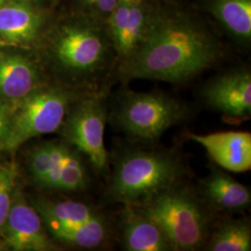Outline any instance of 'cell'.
<instances>
[{
  "instance_id": "obj_10",
  "label": "cell",
  "mask_w": 251,
  "mask_h": 251,
  "mask_svg": "<svg viewBox=\"0 0 251 251\" xmlns=\"http://www.w3.org/2000/svg\"><path fill=\"white\" fill-rule=\"evenodd\" d=\"M1 236L11 251L57 250V246L46 233L42 219L36 208L29 206L20 193L13 194L9 214Z\"/></svg>"
},
{
  "instance_id": "obj_19",
  "label": "cell",
  "mask_w": 251,
  "mask_h": 251,
  "mask_svg": "<svg viewBox=\"0 0 251 251\" xmlns=\"http://www.w3.org/2000/svg\"><path fill=\"white\" fill-rule=\"evenodd\" d=\"M34 207L44 224L72 225L105 217L90 205L74 200L37 199Z\"/></svg>"
},
{
  "instance_id": "obj_26",
  "label": "cell",
  "mask_w": 251,
  "mask_h": 251,
  "mask_svg": "<svg viewBox=\"0 0 251 251\" xmlns=\"http://www.w3.org/2000/svg\"><path fill=\"white\" fill-rule=\"evenodd\" d=\"M9 247L2 236H0V251H9Z\"/></svg>"
},
{
  "instance_id": "obj_9",
  "label": "cell",
  "mask_w": 251,
  "mask_h": 251,
  "mask_svg": "<svg viewBox=\"0 0 251 251\" xmlns=\"http://www.w3.org/2000/svg\"><path fill=\"white\" fill-rule=\"evenodd\" d=\"M208 107L225 121L240 124L251 117V75L247 69L225 73L208 81L201 91Z\"/></svg>"
},
{
  "instance_id": "obj_8",
  "label": "cell",
  "mask_w": 251,
  "mask_h": 251,
  "mask_svg": "<svg viewBox=\"0 0 251 251\" xmlns=\"http://www.w3.org/2000/svg\"><path fill=\"white\" fill-rule=\"evenodd\" d=\"M145 2H118L105 22V28L119 64L134 55L149 34L155 18Z\"/></svg>"
},
{
  "instance_id": "obj_1",
  "label": "cell",
  "mask_w": 251,
  "mask_h": 251,
  "mask_svg": "<svg viewBox=\"0 0 251 251\" xmlns=\"http://www.w3.org/2000/svg\"><path fill=\"white\" fill-rule=\"evenodd\" d=\"M221 53L215 38L193 21L156 15L144 44L119 64V74L126 80L180 83L211 68Z\"/></svg>"
},
{
  "instance_id": "obj_6",
  "label": "cell",
  "mask_w": 251,
  "mask_h": 251,
  "mask_svg": "<svg viewBox=\"0 0 251 251\" xmlns=\"http://www.w3.org/2000/svg\"><path fill=\"white\" fill-rule=\"evenodd\" d=\"M113 51L105 26L92 23L63 25L50 42L56 63L64 71L79 75H94L105 70Z\"/></svg>"
},
{
  "instance_id": "obj_28",
  "label": "cell",
  "mask_w": 251,
  "mask_h": 251,
  "mask_svg": "<svg viewBox=\"0 0 251 251\" xmlns=\"http://www.w3.org/2000/svg\"><path fill=\"white\" fill-rule=\"evenodd\" d=\"M9 0H0V9L7 3V2H9Z\"/></svg>"
},
{
  "instance_id": "obj_11",
  "label": "cell",
  "mask_w": 251,
  "mask_h": 251,
  "mask_svg": "<svg viewBox=\"0 0 251 251\" xmlns=\"http://www.w3.org/2000/svg\"><path fill=\"white\" fill-rule=\"evenodd\" d=\"M186 137L200 144L221 169L233 173L251 171V132L233 130L209 134L187 132Z\"/></svg>"
},
{
  "instance_id": "obj_4",
  "label": "cell",
  "mask_w": 251,
  "mask_h": 251,
  "mask_svg": "<svg viewBox=\"0 0 251 251\" xmlns=\"http://www.w3.org/2000/svg\"><path fill=\"white\" fill-rule=\"evenodd\" d=\"M190 116L187 104L168 94L126 90L109 112V120L134 141L153 142Z\"/></svg>"
},
{
  "instance_id": "obj_25",
  "label": "cell",
  "mask_w": 251,
  "mask_h": 251,
  "mask_svg": "<svg viewBox=\"0 0 251 251\" xmlns=\"http://www.w3.org/2000/svg\"><path fill=\"white\" fill-rule=\"evenodd\" d=\"M9 132V106L0 100V143L4 144Z\"/></svg>"
},
{
  "instance_id": "obj_30",
  "label": "cell",
  "mask_w": 251,
  "mask_h": 251,
  "mask_svg": "<svg viewBox=\"0 0 251 251\" xmlns=\"http://www.w3.org/2000/svg\"><path fill=\"white\" fill-rule=\"evenodd\" d=\"M1 150H4V148H3L2 144H1V143H0V152H1Z\"/></svg>"
},
{
  "instance_id": "obj_14",
  "label": "cell",
  "mask_w": 251,
  "mask_h": 251,
  "mask_svg": "<svg viewBox=\"0 0 251 251\" xmlns=\"http://www.w3.org/2000/svg\"><path fill=\"white\" fill-rule=\"evenodd\" d=\"M43 24L36 5L28 0H9L0 9V42L29 45L39 36Z\"/></svg>"
},
{
  "instance_id": "obj_17",
  "label": "cell",
  "mask_w": 251,
  "mask_h": 251,
  "mask_svg": "<svg viewBox=\"0 0 251 251\" xmlns=\"http://www.w3.org/2000/svg\"><path fill=\"white\" fill-rule=\"evenodd\" d=\"M45 225L55 240L76 248H99L110 238V226L105 217L72 225Z\"/></svg>"
},
{
  "instance_id": "obj_27",
  "label": "cell",
  "mask_w": 251,
  "mask_h": 251,
  "mask_svg": "<svg viewBox=\"0 0 251 251\" xmlns=\"http://www.w3.org/2000/svg\"><path fill=\"white\" fill-rule=\"evenodd\" d=\"M120 1H126V2H133V3H140V2H145V0H120Z\"/></svg>"
},
{
  "instance_id": "obj_29",
  "label": "cell",
  "mask_w": 251,
  "mask_h": 251,
  "mask_svg": "<svg viewBox=\"0 0 251 251\" xmlns=\"http://www.w3.org/2000/svg\"><path fill=\"white\" fill-rule=\"evenodd\" d=\"M28 1H30V2H32L33 4H35L37 6V3H39L41 0H28Z\"/></svg>"
},
{
  "instance_id": "obj_23",
  "label": "cell",
  "mask_w": 251,
  "mask_h": 251,
  "mask_svg": "<svg viewBox=\"0 0 251 251\" xmlns=\"http://www.w3.org/2000/svg\"><path fill=\"white\" fill-rule=\"evenodd\" d=\"M65 146L66 144H60L56 142L50 143V162L45 189L58 190L61 171L63 167Z\"/></svg>"
},
{
  "instance_id": "obj_20",
  "label": "cell",
  "mask_w": 251,
  "mask_h": 251,
  "mask_svg": "<svg viewBox=\"0 0 251 251\" xmlns=\"http://www.w3.org/2000/svg\"><path fill=\"white\" fill-rule=\"evenodd\" d=\"M81 152L75 147L65 146L63 167L58 190L63 192H80L87 188L89 179Z\"/></svg>"
},
{
  "instance_id": "obj_7",
  "label": "cell",
  "mask_w": 251,
  "mask_h": 251,
  "mask_svg": "<svg viewBox=\"0 0 251 251\" xmlns=\"http://www.w3.org/2000/svg\"><path fill=\"white\" fill-rule=\"evenodd\" d=\"M68 114L63 124L64 138L87 156L98 173H107L110 157L104 144V131L109 111L105 93L83 98Z\"/></svg>"
},
{
  "instance_id": "obj_12",
  "label": "cell",
  "mask_w": 251,
  "mask_h": 251,
  "mask_svg": "<svg viewBox=\"0 0 251 251\" xmlns=\"http://www.w3.org/2000/svg\"><path fill=\"white\" fill-rule=\"evenodd\" d=\"M197 191L216 215H233L251 204V189L223 169L214 168L198 182Z\"/></svg>"
},
{
  "instance_id": "obj_3",
  "label": "cell",
  "mask_w": 251,
  "mask_h": 251,
  "mask_svg": "<svg viewBox=\"0 0 251 251\" xmlns=\"http://www.w3.org/2000/svg\"><path fill=\"white\" fill-rule=\"evenodd\" d=\"M189 175L187 165L173 150L127 148L117 155L105 197L111 202L138 204Z\"/></svg>"
},
{
  "instance_id": "obj_21",
  "label": "cell",
  "mask_w": 251,
  "mask_h": 251,
  "mask_svg": "<svg viewBox=\"0 0 251 251\" xmlns=\"http://www.w3.org/2000/svg\"><path fill=\"white\" fill-rule=\"evenodd\" d=\"M16 173L15 164H0V236L12 204Z\"/></svg>"
},
{
  "instance_id": "obj_16",
  "label": "cell",
  "mask_w": 251,
  "mask_h": 251,
  "mask_svg": "<svg viewBox=\"0 0 251 251\" xmlns=\"http://www.w3.org/2000/svg\"><path fill=\"white\" fill-rule=\"evenodd\" d=\"M207 251H251V225L249 218L221 215L210 229L203 248Z\"/></svg>"
},
{
  "instance_id": "obj_18",
  "label": "cell",
  "mask_w": 251,
  "mask_h": 251,
  "mask_svg": "<svg viewBox=\"0 0 251 251\" xmlns=\"http://www.w3.org/2000/svg\"><path fill=\"white\" fill-rule=\"evenodd\" d=\"M209 9L216 20L238 42L251 39V0H211Z\"/></svg>"
},
{
  "instance_id": "obj_22",
  "label": "cell",
  "mask_w": 251,
  "mask_h": 251,
  "mask_svg": "<svg viewBox=\"0 0 251 251\" xmlns=\"http://www.w3.org/2000/svg\"><path fill=\"white\" fill-rule=\"evenodd\" d=\"M50 143H45L37 146L31 153L30 171L36 183L45 188L47 178L50 170Z\"/></svg>"
},
{
  "instance_id": "obj_2",
  "label": "cell",
  "mask_w": 251,
  "mask_h": 251,
  "mask_svg": "<svg viewBox=\"0 0 251 251\" xmlns=\"http://www.w3.org/2000/svg\"><path fill=\"white\" fill-rule=\"evenodd\" d=\"M133 205L160 227L173 251L203 250L217 218L184 180Z\"/></svg>"
},
{
  "instance_id": "obj_15",
  "label": "cell",
  "mask_w": 251,
  "mask_h": 251,
  "mask_svg": "<svg viewBox=\"0 0 251 251\" xmlns=\"http://www.w3.org/2000/svg\"><path fill=\"white\" fill-rule=\"evenodd\" d=\"M36 65L17 53L0 54V100L8 105L39 88Z\"/></svg>"
},
{
  "instance_id": "obj_24",
  "label": "cell",
  "mask_w": 251,
  "mask_h": 251,
  "mask_svg": "<svg viewBox=\"0 0 251 251\" xmlns=\"http://www.w3.org/2000/svg\"><path fill=\"white\" fill-rule=\"evenodd\" d=\"M78 2L91 11L94 16L105 21L117 7L119 0H78Z\"/></svg>"
},
{
  "instance_id": "obj_13",
  "label": "cell",
  "mask_w": 251,
  "mask_h": 251,
  "mask_svg": "<svg viewBox=\"0 0 251 251\" xmlns=\"http://www.w3.org/2000/svg\"><path fill=\"white\" fill-rule=\"evenodd\" d=\"M119 239L126 251H173L160 227L133 204H122Z\"/></svg>"
},
{
  "instance_id": "obj_5",
  "label": "cell",
  "mask_w": 251,
  "mask_h": 251,
  "mask_svg": "<svg viewBox=\"0 0 251 251\" xmlns=\"http://www.w3.org/2000/svg\"><path fill=\"white\" fill-rule=\"evenodd\" d=\"M72 99L71 93L62 88H38L9 104V132L4 149L14 151L30 139L57 131Z\"/></svg>"
}]
</instances>
